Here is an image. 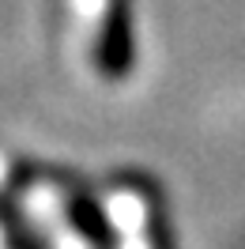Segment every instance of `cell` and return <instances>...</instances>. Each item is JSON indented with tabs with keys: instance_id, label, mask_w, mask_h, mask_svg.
I'll return each mask as SVG.
<instances>
[{
	"instance_id": "1",
	"label": "cell",
	"mask_w": 245,
	"mask_h": 249,
	"mask_svg": "<svg viewBox=\"0 0 245 249\" xmlns=\"http://www.w3.org/2000/svg\"><path fill=\"white\" fill-rule=\"evenodd\" d=\"M128 16L121 8H113V19H109V31H106V42L98 49V61L106 68V76H121V68H128Z\"/></svg>"
}]
</instances>
